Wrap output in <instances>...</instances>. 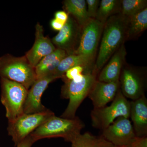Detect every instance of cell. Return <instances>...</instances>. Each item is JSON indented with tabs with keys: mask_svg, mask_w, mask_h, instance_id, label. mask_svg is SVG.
Returning a JSON list of instances; mask_svg holds the SVG:
<instances>
[{
	"mask_svg": "<svg viewBox=\"0 0 147 147\" xmlns=\"http://www.w3.org/2000/svg\"><path fill=\"white\" fill-rule=\"evenodd\" d=\"M84 123L78 117L68 119L51 117L34 130L30 136L36 142L45 138H63L66 142H71L81 134L85 127Z\"/></svg>",
	"mask_w": 147,
	"mask_h": 147,
	"instance_id": "obj_2",
	"label": "cell"
},
{
	"mask_svg": "<svg viewBox=\"0 0 147 147\" xmlns=\"http://www.w3.org/2000/svg\"><path fill=\"white\" fill-rule=\"evenodd\" d=\"M128 17L119 13L110 17L103 27L100 46L94 64L98 74L118 49L126 41Z\"/></svg>",
	"mask_w": 147,
	"mask_h": 147,
	"instance_id": "obj_1",
	"label": "cell"
},
{
	"mask_svg": "<svg viewBox=\"0 0 147 147\" xmlns=\"http://www.w3.org/2000/svg\"><path fill=\"white\" fill-rule=\"evenodd\" d=\"M63 9L69 15L73 17L81 27L91 19L88 15L85 0H65Z\"/></svg>",
	"mask_w": 147,
	"mask_h": 147,
	"instance_id": "obj_20",
	"label": "cell"
},
{
	"mask_svg": "<svg viewBox=\"0 0 147 147\" xmlns=\"http://www.w3.org/2000/svg\"><path fill=\"white\" fill-rule=\"evenodd\" d=\"M55 18L65 23L68 20L69 15L65 11H58L55 14Z\"/></svg>",
	"mask_w": 147,
	"mask_h": 147,
	"instance_id": "obj_29",
	"label": "cell"
},
{
	"mask_svg": "<svg viewBox=\"0 0 147 147\" xmlns=\"http://www.w3.org/2000/svg\"><path fill=\"white\" fill-rule=\"evenodd\" d=\"M104 24L91 18L82 27L79 45L74 54L84 55L95 60Z\"/></svg>",
	"mask_w": 147,
	"mask_h": 147,
	"instance_id": "obj_9",
	"label": "cell"
},
{
	"mask_svg": "<svg viewBox=\"0 0 147 147\" xmlns=\"http://www.w3.org/2000/svg\"><path fill=\"white\" fill-rule=\"evenodd\" d=\"M130 101L123 94L120 89L109 106L93 108L90 113L93 127L103 130L119 117L129 119Z\"/></svg>",
	"mask_w": 147,
	"mask_h": 147,
	"instance_id": "obj_5",
	"label": "cell"
},
{
	"mask_svg": "<svg viewBox=\"0 0 147 147\" xmlns=\"http://www.w3.org/2000/svg\"><path fill=\"white\" fill-rule=\"evenodd\" d=\"M35 34L34 44L25 55L29 63L34 68L42 58L57 49L50 38L44 36L43 27L39 23L36 26Z\"/></svg>",
	"mask_w": 147,
	"mask_h": 147,
	"instance_id": "obj_13",
	"label": "cell"
},
{
	"mask_svg": "<svg viewBox=\"0 0 147 147\" xmlns=\"http://www.w3.org/2000/svg\"><path fill=\"white\" fill-rule=\"evenodd\" d=\"M95 147H121L117 146L103 139L101 136L98 137L97 142Z\"/></svg>",
	"mask_w": 147,
	"mask_h": 147,
	"instance_id": "obj_27",
	"label": "cell"
},
{
	"mask_svg": "<svg viewBox=\"0 0 147 147\" xmlns=\"http://www.w3.org/2000/svg\"><path fill=\"white\" fill-rule=\"evenodd\" d=\"M0 77L21 84L28 90L37 79L35 68L26 56L8 54L0 57Z\"/></svg>",
	"mask_w": 147,
	"mask_h": 147,
	"instance_id": "obj_4",
	"label": "cell"
},
{
	"mask_svg": "<svg viewBox=\"0 0 147 147\" xmlns=\"http://www.w3.org/2000/svg\"><path fill=\"white\" fill-rule=\"evenodd\" d=\"M88 6L87 12L90 18L95 19L96 16L98 9L99 7L100 1L99 0H86Z\"/></svg>",
	"mask_w": 147,
	"mask_h": 147,
	"instance_id": "obj_25",
	"label": "cell"
},
{
	"mask_svg": "<svg viewBox=\"0 0 147 147\" xmlns=\"http://www.w3.org/2000/svg\"><path fill=\"white\" fill-rule=\"evenodd\" d=\"M147 29V8L139 13L128 17L126 41L136 39Z\"/></svg>",
	"mask_w": 147,
	"mask_h": 147,
	"instance_id": "obj_19",
	"label": "cell"
},
{
	"mask_svg": "<svg viewBox=\"0 0 147 147\" xmlns=\"http://www.w3.org/2000/svg\"><path fill=\"white\" fill-rule=\"evenodd\" d=\"M81 30L82 27L69 15L62 28L51 41L57 48L64 50L67 55H74L79 45Z\"/></svg>",
	"mask_w": 147,
	"mask_h": 147,
	"instance_id": "obj_11",
	"label": "cell"
},
{
	"mask_svg": "<svg viewBox=\"0 0 147 147\" xmlns=\"http://www.w3.org/2000/svg\"><path fill=\"white\" fill-rule=\"evenodd\" d=\"M120 89L119 81L104 82L96 80L88 97L91 100L94 108H102L114 100Z\"/></svg>",
	"mask_w": 147,
	"mask_h": 147,
	"instance_id": "obj_14",
	"label": "cell"
},
{
	"mask_svg": "<svg viewBox=\"0 0 147 147\" xmlns=\"http://www.w3.org/2000/svg\"><path fill=\"white\" fill-rule=\"evenodd\" d=\"M97 139L90 132L80 134L71 141V147H95Z\"/></svg>",
	"mask_w": 147,
	"mask_h": 147,
	"instance_id": "obj_23",
	"label": "cell"
},
{
	"mask_svg": "<svg viewBox=\"0 0 147 147\" xmlns=\"http://www.w3.org/2000/svg\"><path fill=\"white\" fill-rule=\"evenodd\" d=\"M55 113L49 109L34 114H24L8 121L7 130L15 146L29 136Z\"/></svg>",
	"mask_w": 147,
	"mask_h": 147,
	"instance_id": "obj_7",
	"label": "cell"
},
{
	"mask_svg": "<svg viewBox=\"0 0 147 147\" xmlns=\"http://www.w3.org/2000/svg\"><path fill=\"white\" fill-rule=\"evenodd\" d=\"M121 0H101L95 19L105 24L107 20L120 13Z\"/></svg>",
	"mask_w": 147,
	"mask_h": 147,
	"instance_id": "obj_21",
	"label": "cell"
},
{
	"mask_svg": "<svg viewBox=\"0 0 147 147\" xmlns=\"http://www.w3.org/2000/svg\"><path fill=\"white\" fill-rule=\"evenodd\" d=\"M35 142L32 138L29 135L16 145V147H32L33 144Z\"/></svg>",
	"mask_w": 147,
	"mask_h": 147,
	"instance_id": "obj_28",
	"label": "cell"
},
{
	"mask_svg": "<svg viewBox=\"0 0 147 147\" xmlns=\"http://www.w3.org/2000/svg\"><path fill=\"white\" fill-rule=\"evenodd\" d=\"M1 101L5 107L8 121L24 114L28 90L21 84L1 78Z\"/></svg>",
	"mask_w": 147,
	"mask_h": 147,
	"instance_id": "obj_6",
	"label": "cell"
},
{
	"mask_svg": "<svg viewBox=\"0 0 147 147\" xmlns=\"http://www.w3.org/2000/svg\"><path fill=\"white\" fill-rule=\"evenodd\" d=\"M146 8L147 0H121L120 13L127 17L135 15Z\"/></svg>",
	"mask_w": 147,
	"mask_h": 147,
	"instance_id": "obj_22",
	"label": "cell"
},
{
	"mask_svg": "<svg viewBox=\"0 0 147 147\" xmlns=\"http://www.w3.org/2000/svg\"><path fill=\"white\" fill-rule=\"evenodd\" d=\"M127 147H147V137H138Z\"/></svg>",
	"mask_w": 147,
	"mask_h": 147,
	"instance_id": "obj_26",
	"label": "cell"
},
{
	"mask_svg": "<svg viewBox=\"0 0 147 147\" xmlns=\"http://www.w3.org/2000/svg\"><path fill=\"white\" fill-rule=\"evenodd\" d=\"M129 117L136 136L147 137V99L145 95L130 101Z\"/></svg>",
	"mask_w": 147,
	"mask_h": 147,
	"instance_id": "obj_16",
	"label": "cell"
},
{
	"mask_svg": "<svg viewBox=\"0 0 147 147\" xmlns=\"http://www.w3.org/2000/svg\"><path fill=\"white\" fill-rule=\"evenodd\" d=\"M94 60L80 55H71L63 59L57 68L53 72V75L56 79L62 78L66 71L77 66H82L91 71L94 69Z\"/></svg>",
	"mask_w": 147,
	"mask_h": 147,
	"instance_id": "obj_17",
	"label": "cell"
},
{
	"mask_svg": "<svg viewBox=\"0 0 147 147\" xmlns=\"http://www.w3.org/2000/svg\"><path fill=\"white\" fill-rule=\"evenodd\" d=\"M67 56L64 50L57 48L53 53L42 58L35 67L37 79L53 75L61 61Z\"/></svg>",
	"mask_w": 147,
	"mask_h": 147,
	"instance_id": "obj_18",
	"label": "cell"
},
{
	"mask_svg": "<svg viewBox=\"0 0 147 147\" xmlns=\"http://www.w3.org/2000/svg\"><path fill=\"white\" fill-rule=\"evenodd\" d=\"M94 71V70L91 71L88 70L82 66H77L74 67L72 68L69 69L66 71L62 79L63 80H67L71 81L80 74Z\"/></svg>",
	"mask_w": 147,
	"mask_h": 147,
	"instance_id": "obj_24",
	"label": "cell"
},
{
	"mask_svg": "<svg viewBox=\"0 0 147 147\" xmlns=\"http://www.w3.org/2000/svg\"><path fill=\"white\" fill-rule=\"evenodd\" d=\"M120 90L126 98L135 100L144 95L147 85L146 70L125 63L120 76Z\"/></svg>",
	"mask_w": 147,
	"mask_h": 147,
	"instance_id": "obj_8",
	"label": "cell"
},
{
	"mask_svg": "<svg viewBox=\"0 0 147 147\" xmlns=\"http://www.w3.org/2000/svg\"><path fill=\"white\" fill-rule=\"evenodd\" d=\"M56 79L53 75L36 79L30 89L28 90L24 105V114L39 113L47 110L41 102V97L49 84Z\"/></svg>",
	"mask_w": 147,
	"mask_h": 147,
	"instance_id": "obj_12",
	"label": "cell"
},
{
	"mask_svg": "<svg viewBox=\"0 0 147 147\" xmlns=\"http://www.w3.org/2000/svg\"><path fill=\"white\" fill-rule=\"evenodd\" d=\"M101 137L117 146L126 147L137 138L129 118L119 117L102 130Z\"/></svg>",
	"mask_w": 147,
	"mask_h": 147,
	"instance_id": "obj_10",
	"label": "cell"
},
{
	"mask_svg": "<svg viewBox=\"0 0 147 147\" xmlns=\"http://www.w3.org/2000/svg\"><path fill=\"white\" fill-rule=\"evenodd\" d=\"M65 23L59 21L56 18H54L50 22V25L52 28L55 31H60Z\"/></svg>",
	"mask_w": 147,
	"mask_h": 147,
	"instance_id": "obj_30",
	"label": "cell"
},
{
	"mask_svg": "<svg viewBox=\"0 0 147 147\" xmlns=\"http://www.w3.org/2000/svg\"><path fill=\"white\" fill-rule=\"evenodd\" d=\"M126 48L123 44L99 71L97 76V81L104 82L119 81L121 71L126 63Z\"/></svg>",
	"mask_w": 147,
	"mask_h": 147,
	"instance_id": "obj_15",
	"label": "cell"
},
{
	"mask_svg": "<svg viewBox=\"0 0 147 147\" xmlns=\"http://www.w3.org/2000/svg\"><path fill=\"white\" fill-rule=\"evenodd\" d=\"M98 74L95 71L85 74L83 79L79 82L63 80L64 84L62 87L61 96L69 99V102L61 117L72 119L76 117V111L84 99L88 97L97 80Z\"/></svg>",
	"mask_w": 147,
	"mask_h": 147,
	"instance_id": "obj_3",
	"label": "cell"
}]
</instances>
